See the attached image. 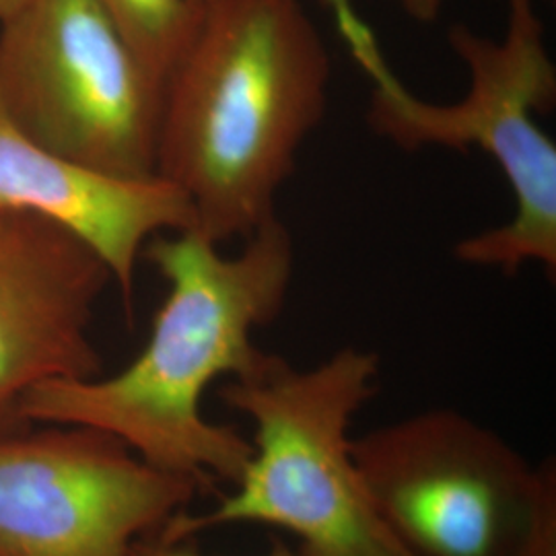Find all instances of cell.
<instances>
[{
	"instance_id": "cell-11",
	"label": "cell",
	"mask_w": 556,
	"mask_h": 556,
	"mask_svg": "<svg viewBox=\"0 0 556 556\" xmlns=\"http://www.w3.org/2000/svg\"><path fill=\"white\" fill-rule=\"evenodd\" d=\"M514 556H556V491L542 501Z\"/></svg>"
},
{
	"instance_id": "cell-4",
	"label": "cell",
	"mask_w": 556,
	"mask_h": 556,
	"mask_svg": "<svg viewBox=\"0 0 556 556\" xmlns=\"http://www.w3.org/2000/svg\"><path fill=\"white\" fill-rule=\"evenodd\" d=\"M447 43L470 75L454 103L418 100L386 68L371 40L355 46L374 79L367 119L374 132L404 151L425 147L480 149L495 161L514 194V217L464 238L454 256L468 266L514 277L536 264L556 273V144L538 116L555 108L556 68L536 0H507L501 40L457 23Z\"/></svg>"
},
{
	"instance_id": "cell-15",
	"label": "cell",
	"mask_w": 556,
	"mask_h": 556,
	"mask_svg": "<svg viewBox=\"0 0 556 556\" xmlns=\"http://www.w3.org/2000/svg\"><path fill=\"white\" fill-rule=\"evenodd\" d=\"M197 7H200V4H204V2H208V0H192Z\"/></svg>"
},
{
	"instance_id": "cell-5",
	"label": "cell",
	"mask_w": 556,
	"mask_h": 556,
	"mask_svg": "<svg viewBox=\"0 0 556 556\" xmlns=\"http://www.w3.org/2000/svg\"><path fill=\"white\" fill-rule=\"evenodd\" d=\"M0 103L64 160L157 176L163 83L98 0H27L0 21Z\"/></svg>"
},
{
	"instance_id": "cell-13",
	"label": "cell",
	"mask_w": 556,
	"mask_h": 556,
	"mask_svg": "<svg viewBox=\"0 0 556 556\" xmlns=\"http://www.w3.org/2000/svg\"><path fill=\"white\" fill-rule=\"evenodd\" d=\"M400 11L417 23H435L441 17L447 0H394Z\"/></svg>"
},
{
	"instance_id": "cell-8",
	"label": "cell",
	"mask_w": 556,
	"mask_h": 556,
	"mask_svg": "<svg viewBox=\"0 0 556 556\" xmlns=\"http://www.w3.org/2000/svg\"><path fill=\"white\" fill-rule=\"evenodd\" d=\"M110 282L77 236L0 204V435L31 425L21 402L34 388L101 376L91 328Z\"/></svg>"
},
{
	"instance_id": "cell-10",
	"label": "cell",
	"mask_w": 556,
	"mask_h": 556,
	"mask_svg": "<svg viewBox=\"0 0 556 556\" xmlns=\"http://www.w3.org/2000/svg\"><path fill=\"white\" fill-rule=\"evenodd\" d=\"M144 66L165 83L192 38L200 9L192 0H98Z\"/></svg>"
},
{
	"instance_id": "cell-1",
	"label": "cell",
	"mask_w": 556,
	"mask_h": 556,
	"mask_svg": "<svg viewBox=\"0 0 556 556\" xmlns=\"http://www.w3.org/2000/svg\"><path fill=\"white\" fill-rule=\"evenodd\" d=\"M199 231L151 239L142 252L167 282V295L139 357L116 376L60 379L21 402L27 422L83 425L114 435L163 472L200 491L238 482L252 441L202 415L204 392L239 378L266 353L254 332L282 314L293 282L295 243L280 217L264 223L227 256Z\"/></svg>"
},
{
	"instance_id": "cell-12",
	"label": "cell",
	"mask_w": 556,
	"mask_h": 556,
	"mask_svg": "<svg viewBox=\"0 0 556 556\" xmlns=\"http://www.w3.org/2000/svg\"><path fill=\"white\" fill-rule=\"evenodd\" d=\"M135 556H211L202 555L199 551L186 546V542H163L157 536L142 538L135 544ZM260 556H301L293 553L287 544L273 542L270 551Z\"/></svg>"
},
{
	"instance_id": "cell-14",
	"label": "cell",
	"mask_w": 556,
	"mask_h": 556,
	"mask_svg": "<svg viewBox=\"0 0 556 556\" xmlns=\"http://www.w3.org/2000/svg\"><path fill=\"white\" fill-rule=\"evenodd\" d=\"M23 2H27V0H0V21L7 20L11 13H15Z\"/></svg>"
},
{
	"instance_id": "cell-9",
	"label": "cell",
	"mask_w": 556,
	"mask_h": 556,
	"mask_svg": "<svg viewBox=\"0 0 556 556\" xmlns=\"http://www.w3.org/2000/svg\"><path fill=\"white\" fill-rule=\"evenodd\" d=\"M0 204L56 223L108 266L128 307L147 243L197 227L190 200L167 179L116 178L29 139L0 103Z\"/></svg>"
},
{
	"instance_id": "cell-6",
	"label": "cell",
	"mask_w": 556,
	"mask_h": 556,
	"mask_svg": "<svg viewBox=\"0 0 556 556\" xmlns=\"http://www.w3.org/2000/svg\"><path fill=\"white\" fill-rule=\"evenodd\" d=\"M378 516L410 556H514L542 501L555 457L530 464L456 408H429L351 441Z\"/></svg>"
},
{
	"instance_id": "cell-7",
	"label": "cell",
	"mask_w": 556,
	"mask_h": 556,
	"mask_svg": "<svg viewBox=\"0 0 556 556\" xmlns=\"http://www.w3.org/2000/svg\"><path fill=\"white\" fill-rule=\"evenodd\" d=\"M197 493L114 435L31 422L0 435V556H135Z\"/></svg>"
},
{
	"instance_id": "cell-3",
	"label": "cell",
	"mask_w": 556,
	"mask_h": 556,
	"mask_svg": "<svg viewBox=\"0 0 556 556\" xmlns=\"http://www.w3.org/2000/svg\"><path fill=\"white\" fill-rule=\"evenodd\" d=\"M378 355L357 346L307 369L264 353L219 390L256 429L238 491L206 514L179 511L153 536L188 542L220 526L262 523L298 536L301 556H410L378 516L351 452V422L378 394Z\"/></svg>"
},
{
	"instance_id": "cell-2",
	"label": "cell",
	"mask_w": 556,
	"mask_h": 556,
	"mask_svg": "<svg viewBox=\"0 0 556 556\" xmlns=\"http://www.w3.org/2000/svg\"><path fill=\"white\" fill-rule=\"evenodd\" d=\"M163 83L157 176L190 200L194 231L250 238L326 116L332 62L301 0H208Z\"/></svg>"
}]
</instances>
